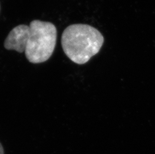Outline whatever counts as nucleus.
<instances>
[{
  "mask_svg": "<svg viewBox=\"0 0 155 154\" xmlns=\"http://www.w3.org/2000/svg\"><path fill=\"white\" fill-rule=\"evenodd\" d=\"M104 42L103 35L97 29L86 24L70 25L63 31L62 47L72 61L84 64L97 54Z\"/></svg>",
  "mask_w": 155,
  "mask_h": 154,
  "instance_id": "obj_1",
  "label": "nucleus"
},
{
  "mask_svg": "<svg viewBox=\"0 0 155 154\" xmlns=\"http://www.w3.org/2000/svg\"><path fill=\"white\" fill-rule=\"evenodd\" d=\"M30 34L25 50L27 59L32 64L45 62L54 52L57 30L50 22L34 20L30 23Z\"/></svg>",
  "mask_w": 155,
  "mask_h": 154,
  "instance_id": "obj_2",
  "label": "nucleus"
},
{
  "mask_svg": "<svg viewBox=\"0 0 155 154\" xmlns=\"http://www.w3.org/2000/svg\"><path fill=\"white\" fill-rule=\"evenodd\" d=\"M30 34V27L27 25H18L11 30L4 42L5 48L22 53L25 52Z\"/></svg>",
  "mask_w": 155,
  "mask_h": 154,
  "instance_id": "obj_3",
  "label": "nucleus"
},
{
  "mask_svg": "<svg viewBox=\"0 0 155 154\" xmlns=\"http://www.w3.org/2000/svg\"><path fill=\"white\" fill-rule=\"evenodd\" d=\"M0 154H4V151L3 149V146L2 145V144L0 143Z\"/></svg>",
  "mask_w": 155,
  "mask_h": 154,
  "instance_id": "obj_4",
  "label": "nucleus"
}]
</instances>
